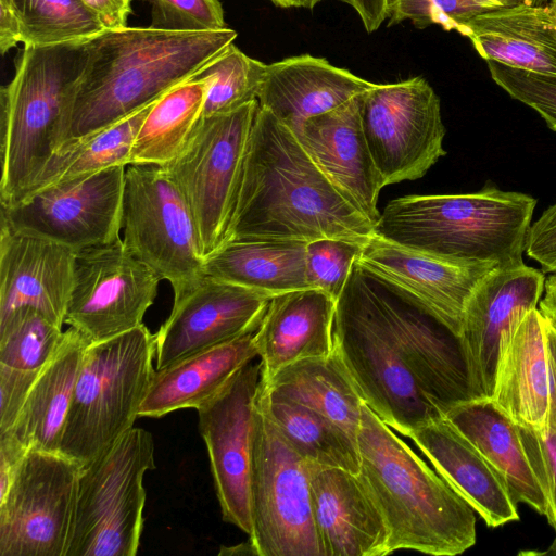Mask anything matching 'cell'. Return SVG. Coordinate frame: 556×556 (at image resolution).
Listing matches in <instances>:
<instances>
[{
  "label": "cell",
  "mask_w": 556,
  "mask_h": 556,
  "mask_svg": "<svg viewBox=\"0 0 556 556\" xmlns=\"http://www.w3.org/2000/svg\"><path fill=\"white\" fill-rule=\"evenodd\" d=\"M25 46L86 42L105 30L81 0H13Z\"/></svg>",
  "instance_id": "8d00e7d4"
},
{
  "label": "cell",
  "mask_w": 556,
  "mask_h": 556,
  "mask_svg": "<svg viewBox=\"0 0 556 556\" xmlns=\"http://www.w3.org/2000/svg\"><path fill=\"white\" fill-rule=\"evenodd\" d=\"M358 475L400 549L455 556L477 540L473 508L364 403Z\"/></svg>",
  "instance_id": "3957f363"
},
{
  "label": "cell",
  "mask_w": 556,
  "mask_h": 556,
  "mask_svg": "<svg viewBox=\"0 0 556 556\" xmlns=\"http://www.w3.org/2000/svg\"><path fill=\"white\" fill-rule=\"evenodd\" d=\"M492 79L513 99L530 106L556 131V76L486 61Z\"/></svg>",
  "instance_id": "b9f144b4"
},
{
  "label": "cell",
  "mask_w": 556,
  "mask_h": 556,
  "mask_svg": "<svg viewBox=\"0 0 556 556\" xmlns=\"http://www.w3.org/2000/svg\"><path fill=\"white\" fill-rule=\"evenodd\" d=\"M38 375L0 365V433L13 427Z\"/></svg>",
  "instance_id": "f6af8a7d"
},
{
  "label": "cell",
  "mask_w": 556,
  "mask_h": 556,
  "mask_svg": "<svg viewBox=\"0 0 556 556\" xmlns=\"http://www.w3.org/2000/svg\"><path fill=\"white\" fill-rule=\"evenodd\" d=\"M86 42L24 45L16 55L14 75L0 90L1 206L24 197L58 149Z\"/></svg>",
  "instance_id": "8992f818"
},
{
  "label": "cell",
  "mask_w": 556,
  "mask_h": 556,
  "mask_svg": "<svg viewBox=\"0 0 556 556\" xmlns=\"http://www.w3.org/2000/svg\"><path fill=\"white\" fill-rule=\"evenodd\" d=\"M261 380L268 390L321 414L357 442L364 401L336 351L296 361Z\"/></svg>",
  "instance_id": "d6a6232c"
},
{
  "label": "cell",
  "mask_w": 556,
  "mask_h": 556,
  "mask_svg": "<svg viewBox=\"0 0 556 556\" xmlns=\"http://www.w3.org/2000/svg\"><path fill=\"white\" fill-rule=\"evenodd\" d=\"M154 102L110 127L61 144L22 199L113 166L129 165L137 132Z\"/></svg>",
  "instance_id": "e575fe53"
},
{
  "label": "cell",
  "mask_w": 556,
  "mask_h": 556,
  "mask_svg": "<svg viewBox=\"0 0 556 556\" xmlns=\"http://www.w3.org/2000/svg\"><path fill=\"white\" fill-rule=\"evenodd\" d=\"M336 302L320 289L307 288L274 295L254 340L263 380L287 365L334 351Z\"/></svg>",
  "instance_id": "4316f807"
},
{
  "label": "cell",
  "mask_w": 556,
  "mask_h": 556,
  "mask_svg": "<svg viewBox=\"0 0 556 556\" xmlns=\"http://www.w3.org/2000/svg\"><path fill=\"white\" fill-rule=\"evenodd\" d=\"M231 28L170 31L105 29L86 42L60 143L110 127L195 76L233 43ZM58 147V148H59Z\"/></svg>",
  "instance_id": "7a4b0ae2"
},
{
  "label": "cell",
  "mask_w": 556,
  "mask_h": 556,
  "mask_svg": "<svg viewBox=\"0 0 556 556\" xmlns=\"http://www.w3.org/2000/svg\"><path fill=\"white\" fill-rule=\"evenodd\" d=\"M333 340L364 403L391 429L408 438L444 416L407 366L378 275L357 260L336 302Z\"/></svg>",
  "instance_id": "5b68a950"
},
{
  "label": "cell",
  "mask_w": 556,
  "mask_h": 556,
  "mask_svg": "<svg viewBox=\"0 0 556 556\" xmlns=\"http://www.w3.org/2000/svg\"><path fill=\"white\" fill-rule=\"evenodd\" d=\"M525 251L541 265L543 273H556V203L531 224Z\"/></svg>",
  "instance_id": "bcb514c9"
},
{
  "label": "cell",
  "mask_w": 556,
  "mask_h": 556,
  "mask_svg": "<svg viewBox=\"0 0 556 556\" xmlns=\"http://www.w3.org/2000/svg\"><path fill=\"white\" fill-rule=\"evenodd\" d=\"M151 9V27L170 31L227 28L218 0H140Z\"/></svg>",
  "instance_id": "7bdbcfd3"
},
{
  "label": "cell",
  "mask_w": 556,
  "mask_h": 556,
  "mask_svg": "<svg viewBox=\"0 0 556 556\" xmlns=\"http://www.w3.org/2000/svg\"><path fill=\"white\" fill-rule=\"evenodd\" d=\"M1 1H4L5 3H8L9 5H11L13 8V0H1Z\"/></svg>",
  "instance_id": "9f6ffc18"
},
{
  "label": "cell",
  "mask_w": 556,
  "mask_h": 556,
  "mask_svg": "<svg viewBox=\"0 0 556 556\" xmlns=\"http://www.w3.org/2000/svg\"><path fill=\"white\" fill-rule=\"evenodd\" d=\"M250 505L249 541L256 556H324L313 516L311 463L276 426L261 382L253 414Z\"/></svg>",
  "instance_id": "ba28073f"
},
{
  "label": "cell",
  "mask_w": 556,
  "mask_h": 556,
  "mask_svg": "<svg viewBox=\"0 0 556 556\" xmlns=\"http://www.w3.org/2000/svg\"><path fill=\"white\" fill-rule=\"evenodd\" d=\"M359 96L306 119L296 137L334 189L375 226L384 184L363 132Z\"/></svg>",
  "instance_id": "44dd1931"
},
{
  "label": "cell",
  "mask_w": 556,
  "mask_h": 556,
  "mask_svg": "<svg viewBox=\"0 0 556 556\" xmlns=\"http://www.w3.org/2000/svg\"><path fill=\"white\" fill-rule=\"evenodd\" d=\"M208 81L192 77L159 98L134 141L129 164L163 166L175 159L200 121Z\"/></svg>",
  "instance_id": "836d02e7"
},
{
  "label": "cell",
  "mask_w": 556,
  "mask_h": 556,
  "mask_svg": "<svg viewBox=\"0 0 556 556\" xmlns=\"http://www.w3.org/2000/svg\"><path fill=\"white\" fill-rule=\"evenodd\" d=\"M222 554H230V555H232V554H239V555L249 554V555H255L254 554V549H253L250 541L241 543V544H239L237 546L222 548L220 552H219V555H222Z\"/></svg>",
  "instance_id": "f5cc1de1"
},
{
  "label": "cell",
  "mask_w": 556,
  "mask_h": 556,
  "mask_svg": "<svg viewBox=\"0 0 556 556\" xmlns=\"http://www.w3.org/2000/svg\"><path fill=\"white\" fill-rule=\"evenodd\" d=\"M268 412L276 426L307 462L361 472L357 442L316 410L270 390L261 380Z\"/></svg>",
  "instance_id": "d590c367"
},
{
  "label": "cell",
  "mask_w": 556,
  "mask_h": 556,
  "mask_svg": "<svg viewBox=\"0 0 556 556\" xmlns=\"http://www.w3.org/2000/svg\"><path fill=\"white\" fill-rule=\"evenodd\" d=\"M374 86L326 59L302 54L266 65L257 102L296 136L306 119L331 111Z\"/></svg>",
  "instance_id": "484cf974"
},
{
  "label": "cell",
  "mask_w": 556,
  "mask_h": 556,
  "mask_svg": "<svg viewBox=\"0 0 556 556\" xmlns=\"http://www.w3.org/2000/svg\"><path fill=\"white\" fill-rule=\"evenodd\" d=\"M161 280L122 238L77 251L65 324L89 343L129 331L142 325Z\"/></svg>",
  "instance_id": "5bb4252c"
},
{
  "label": "cell",
  "mask_w": 556,
  "mask_h": 556,
  "mask_svg": "<svg viewBox=\"0 0 556 556\" xmlns=\"http://www.w3.org/2000/svg\"><path fill=\"white\" fill-rule=\"evenodd\" d=\"M374 233V224L334 189L294 132L258 105L225 242L365 243Z\"/></svg>",
  "instance_id": "6da1fadb"
},
{
  "label": "cell",
  "mask_w": 556,
  "mask_h": 556,
  "mask_svg": "<svg viewBox=\"0 0 556 556\" xmlns=\"http://www.w3.org/2000/svg\"><path fill=\"white\" fill-rule=\"evenodd\" d=\"M281 8H306L313 9L317 3L323 0H270Z\"/></svg>",
  "instance_id": "816d5d0a"
},
{
  "label": "cell",
  "mask_w": 556,
  "mask_h": 556,
  "mask_svg": "<svg viewBox=\"0 0 556 556\" xmlns=\"http://www.w3.org/2000/svg\"><path fill=\"white\" fill-rule=\"evenodd\" d=\"M359 117L384 187L421 178L446 154L440 99L422 77L375 84L359 96Z\"/></svg>",
  "instance_id": "4fadbf2b"
},
{
  "label": "cell",
  "mask_w": 556,
  "mask_h": 556,
  "mask_svg": "<svg viewBox=\"0 0 556 556\" xmlns=\"http://www.w3.org/2000/svg\"><path fill=\"white\" fill-rule=\"evenodd\" d=\"M21 41V26L15 10L0 0V51L5 54Z\"/></svg>",
  "instance_id": "c3c4849f"
},
{
  "label": "cell",
  "mask_w": 556,
  "mask_h": 556,
  "mask_svg": "<svg viewBox=\"0 0 556 556\" xmlns=\"http://www.w3.org/2000/svg\"><path fill=\"white\" fill-rule=\"evenodd\" d=\"M62 328L34 308L15 311L0 321V365L39 374L56 352Z\"/></svg>",
  "instance_id": "74e56055"
},
{
  "label": "cell",
  "mask_w": 556,
  "mask_h": 556,
  "mask_svg": "<svg viewBox=\"0 0 556 556\" xmlns=\"http://www.w3.org/2000/svg\"><path fill=\"white\" fill-rule=\"evenodd\" d=\"M538 308L556 330V273L545 279L544 296L541 298Z\"/></svg>",
  "instance_id": "681fc988"
},
{
  "label": "cell",
  "mask_w": 556,
  "mask_h": 556,
  "mask_svg": "<svg viewBox=\"0 0 556 556\" xmlns=\"http://www.w3.org/2000/svg\"><path fill=\"white\" fill-rule=\"evenodd\" d=\"M76 251L1 220L0 321L30 307L63 327L74 285Z\"/></svg>",
  "instance_id": "ffe728a7"
},
{
  "label": "cell",
  "mask_w": 556,
  "mask_h": 556,
  "mask_svg": "<svg viewBox=\"0 0 556 556\" xmlns=\"http://www.w3.org/2000/svg\"><path fill=\"white\" fill-rule=\"evenodd\" d=\"M261 375V361L247 364L197 408L222 517L248 536L253 414Z\"/></svg>",
  "instance_id": "e0dca14e"
},
{
  "label": "cell",
  "mask_w": 556,
  "mask_h": 556,
  "mask_svg": "<svg viewBox=\"0 0 556 556\" xmlns=\"http://www.w3.org/2000/svg\"><path fill=\"white\" fill-rule=\"evenodd\" d=\"M257 110L254 100L201 117L178 155L162 166L190 207L204 258L226 240Z\"/></svg>",
  "instance_id": "30bf717a"
},
{
  "label": "cell",
  "mask_w": 556,
  "mask_h": 556,
  "mask_svg": "<svg viewBox=\"0 0 556 556\" xmlns=\"http://www.w3.org/2000/svg\"><path fill=\"white\" fill-rule=\"evenodd\" d=\"M485 61L556 76V15L522 2L473 17L464 34Z\"/></svg>",
  "instance_id": "83f0119b"
},
{
  "label": "cell",
  "mask_w": 556,
  "mask_h": 556,
  "mask_svg": "<svg viewBox=\"0 0 556 556\" xmlns=\"http://www.w3.org/2000/svg\"><path fill=\"white\" fill-rule=\"evenodd\" d=\"M531 4H534V5H544V3L547 1V0H529Z\"/></svg>",
  "instance_id": "11a10c76"
},
{
  "label": "cell",
  "mask_w": 556,
  "mask_h": 556,
  "mask_svg": "<svg viewBox=\"0 0 556 556\" xmlns=\"http://www.w3.org/2000/svg\"><path fill=\"white\" fill-rule=\"evenodd\" d=\"M529 0H389L388 26L412 21L418 28L438 24L464 36L466 25L476 16Z\"/></svg>",
  "instance_id": "ab89813d"
},
{
  "label": "cell",
  "mask_w": 556,
  "mask_h": 556,
  "mask_svg": "<svg viewBox=\"0 0 556 556\" xmlns=\"http://www.w3.org/2000/svg\"><path fill=\"white\" fill-rule=\"evenodd\" d=\"M528 458L547 500L552 513L551 526L556 530V391L552 392L548 427L535 430L519 425ZM556 554V540L551 551Z\"/></svg>",
  "instance_id": "ee69618b"
},
{
  "label": "cell",
  "mask_w": 556,
  "mask_h": 556,
  "mask_svg": "<svg viewBox=\"0 0 556 556\" xmlns=\"http://www.w3.org/2000/svg\"><path fill=\"white\" fill-rule=\"evenodd\" d=\"M150 432L132 427L83 466L66 556H135L143 527V477L155 469Z\"/></svg>",
  "instance_id": "9c48e42d"
},
{
  "label": "cell",
  "mask_w": 556,
  "mask_h": 556,
  "mask_svg": "<svg viewBox=\"0 0 556 556\" xmlns=\"http://www.w3.org/2000/svg\"><path fill=\"white\" fill-rule=\"evenodd\" d=\"M408 438L489 527L519 519L502 477L445 416L417 428Z\"/></svg>",
  "instance_id": "d4e9b609"
},
{
  "label": "cell",
  "mask_w": 556,
  "mask_h": 556,
  "mask_svg": "<svg viewBox=\"0 0 556 556\" xmlns=\"http://www.w3.org/2000/svg\"><path fill=\"white\" fill-rule=\"evenodd\" d=\"M378 277L405 361L424 395L443 415L477 399L460 337L415 295Z\"/></svg>",
  "instance_id": "ac0fdd59"
},
{
  "label": "cell",
  "mask_w": 556,
  "mask_h": 556,
  "mask_svg": "<svg viewBox=\"0 0 556 556\" xmlns=\"http://www.w3.org/2000/svg\"><path fill=\"white\" fill-rule=\"evenodd\" d=\"M102 22L105 29L127 27L131 14V0H81Z\"/></svg>",
  "instance_id": "7dc6e473"
},
{
  "label": "cell",
  "mask_w": 556,
  "mask_h": 556,
  "mask_svg": "<svg viewBox=\"0 0 556 556\" xmlns=\"http://www.w3.org/2000/svg\"><path fill=\"white\" fill-rule=\"evenodd\" d=\"M266 65L229 45L193 76L208 81L201 117L227 113L257 100Z\"/></svg>",
  "instance_id": "f35d334b"
},
{
  "label": "cell",
  "mask_w": 556,
  "mask_h": 556,
  "mask_svg": "<svg viewBox=\"0 0 556 556\" xmlns=\"http://www.w3.org/2000/svg\"><path fill=\"white\" fill-rule=\"evenodd\" d=\"M357 261L415 295L458 336L471 292L496 267L444 260L391 242L377 233L364 243Z\"/></svg>",
  "instance_id": "7402d4cb"
},
{
  "label": "cell",
  "mask_w": 556,
  "mask_h": 556,
  "mask_svg": "<svg viewBox=\"0 0 556 556\" xmlns=\"http://www.w3.org/2000/svg\"><path fill=\"white\" fill-rule=\"evenodd\" d=\"M363 245L364 243L338 238L309 241L305 253L309 288L320 289L337 300Z\"/></svg>",
  "instance_id": "60d3db41"
},
{
  "label": "cell",
  "mask_w": 556,
  "mask_h": 556,
  "mask_svg": "<svg viewBox=\"0 0 556 556\" xmlns=\"http://www.w3.org/2000/svg\"><path fill=\"white\" fill-rule=\"evenodd\" d=\"M444 416L494 467L514 502L531 506L551 523V508L528 458L519 425L490 397L459 403Z\"/></svg>",
  "instance_id": "f1b7e54d"
},
{
  "label": "cell",
  "mask_w": 556,
  "mask_h": 556,
  "mask_svg": "<svg viewBox=\"0 0 556 556\" xmlns=\"http://www.w3.org/2000/svg\"><path fill=\"white\" fill-rule=\"evenodd\" d=\"M89 341L70 327L37 376L13 427L7 433L25 450L60 452L81 359ZM2 434V433H0Z\"/></svg>",
  "instance_id": "4dcf8cb0"
},
{
  "label": "cell",
  "mask_w": 556,
  "mask_h": 556,
  "mask_svg": "<svg viewBox=\"0 0 556 556\" xmlns=\"http://www.w3.org/2000/svg\"><path fill=\"white\" fill-rule=\"evenodd\" d=\"M83 466L29 448L0 497V556H66Z\"/></svg>",
  "instance_id": "7c38bea8"
},
{
  "label": "cell",
  "mask_w": 556,
  "mask_h": 556,
  "mask_svg": "<svg viewBox=\"0 0 556 556\" xmlns=\"http://www.w3.org/2000/svg\"><path fill=\"white\" fill-rule=\"evenodd\" d=\"M155 337L142 324L89 343L78 371L60 452L85 466L134 427L155 372Z\"/></svg>",
  "instance_id": "52a82bcc"
},
{
  "label": "cell",
  "mask_w": 556,
  "mask_h": 556,
  "mask_svg": "<svg viewBox=\"0 0 556 556\" xmlns=\"http://www.w3.org/2000/svg\"><path fill=\"white\" fill-rule=\"evenodd\" d=\"M126 166L42 189L1 206L10 227L45 237L74 251L121 239Z\"/></svg>",
  "instance_id": "9a60e30c"
},
{
  "label": "cell",
  "mask_w": 556,
  "mask_h": 556,
  "mask_svg": "<svg viewBox=\"0 0 556 556\" xmlns=\"http://www.w3.org/2000/svg\"><path fill=\"white\" fill-rule=\"evenodd\" d=\"M173 292L170 314L154 334L157 370L255 332L273 298L204 273Z\"/></svg>",
  "instance_id": "2e32d148"
},
{
  "label": "cell",
  "mask_w": 556,
  "mask_h": 556,
  "mask_svg": "<svg viewBox=\"0 0 556 556\" xmlns=\"http://www.w3.org/2000/svg\"><path fill=\"white\" fill-rule=\"evenodd\" d=\"M546 339H547V346H548L549 361H551L552 380H553V384L556 389V330L547 320H546Z\"/></svg>",
  "instance_id": "f907efd6"
},
{
  "label": "cell",
  "mask_w": 556,
  "mask_h": 556,
  "mask_svg": "<svg viewBox=\"0 0 556 556\" xmlns=\"http://www.w3.org/2000/svg\"><path fill=\"white\" fill-rule=\"evenodd\" d=\"M254 333L155 369L138 416L159 418L182 408L197 409L258 356Z\"/></svg>",
  "instance_id": "f546056e"
},
{
  "label": "cell",
  "mask_w": 556,
  "mask_h": 556,
  "mask_svg": "<svg viewBox=\"0 0 556 556\" xmlns=\"http://www.w3.org/2000/svg\"><path fill=\"white\" fill-rule=\"evenodd\" d=\"M545 279L525 263L496 266L471 292L459 337L477 399L492 397L503 341L525 314L538 308Z\"/></svg>",
  "instance_id": "d6986e66"
},
{
  "label": "cell",
  "mask_w": 556,
  "mask_h": 556,
  "mask_svg": "<svg viewBox=\"0 0 556 556\" xmlns=\"http://www.w3.org/2000/svg\"><path fill=\"white\" fill-rule=\"evenodd\" d=\"M547 7L553 11V13L556 15V0H551L547 3Z\"/></svg>",
  "instance_id": "db71d44e"
},
{
  "label": "cell",
  "mask_w": 556,
  "mask_h": 556,
  "mask_svg": "<svg viewBox=\"0 0 556 556\" xmlns=\"http://www.w3.org/2000/svg\"><path fill=\"white\" fill-rule=\"evenodd\" d=\"M536 200L490 182L473 193L406 195L390 201L375 233L459 263L523 264Z\"/></svg>",
  "instance_id": "277c9868"
},
{
  "label": "cell",
  "mask_w": 556,
  "mask_h": 556,
  "mask_svg": "<svg viewBox=\"0 0 556 556\" xmlns=\"http://www.w3.org/2000/svg\"><path fill=\"white\" fill-rule=\"evenodd\" d=\"M315 528L324 556L389 555V530L358 475L311 463Z\"/></svg>",
  "instance_id": "603a6c76"
},
{
  "label": "cell",
  "mask_w": 556,
  "mask_h": 556,
  "mask_svg": "<svg viewBox=\"0 0 556 556\" xmlns=\"http://www.w3.org/2000/svg\"><path fill=\"white\" fill-rule=\"evenodd\" d=\"M491 399L518 425L548 427L552 369L546 319L539 308L525 314L504 339Z\"/></svg>",
  "instance_id": "cb8c5ba5"
},
{
  "label": "cell",
  "mask_w": 556,
  "mask_h": 556,
  "mask_svg": "<svg viewBox=\"0 0 556 556\" xmlns=\"http://www.w3.org/2000/svg\"><path fill=\"white\" fill-rule=\"evenodd\" d=\"M122 230L128 251L173 290L202 273L204 254L195 220L162 166H126Z\"/></svg>",
  "instance_id": "8fae6325"
},
{
  "label": "cell",
  "mask_w": 556,
  "mask_h": 556,
  "mask_svg": "<svg viewBox=\"0 0 556 556\" xmlns=\"http://www.w3.org/2000/svg\"><path fill=\"white\" fill-rule=\"evenodd\" d=\"M307 243L271 240L226 241L205 256L202 273L273 296L307 289Z\"/></svg>",
  "instance_id": "1f68e13d"
}]
</instances>
